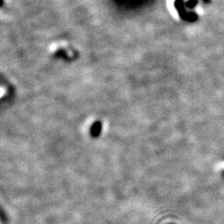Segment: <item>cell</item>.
<instances>
[{
    "label": "cell",
    "mask_w": 224,
    "mask_h": 224,
    "mask_svg": "<svg viewBox=\"0 0 224 224\" xmlns=\"http://www.w3.org/2000/svg\"><path fill=\"white\" fill-rule=\"evenodd\" d=\"M209 1H210V0H205V2H207H207H209Z\"/></svg>",
    "instance_id": "1"
}]
</instances>
